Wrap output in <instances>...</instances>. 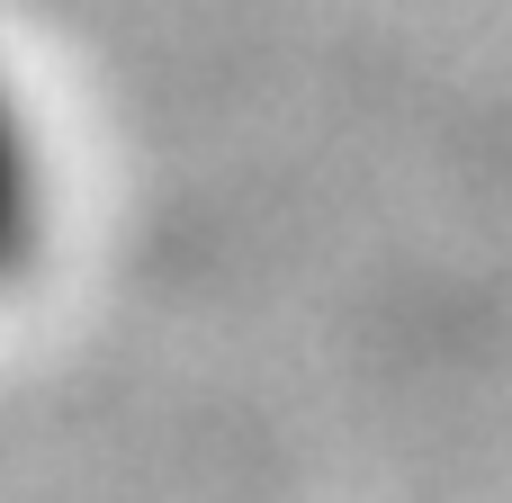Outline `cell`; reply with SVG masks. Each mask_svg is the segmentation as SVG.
I'll return each mask as SVG.
<instances>
[{
	"label": "cell",
	"mask_w": 512,
	"mask_h": 503,
	"mask_svg": "<svg viewBox=\"0 0 512 503\" xmlns=\"http://www.w3.org/2000/svg\"><path fill=\"white\" fill-rule=\"evenodd\" d=\"M45 243H54V144H45L36 99L0 63V297L36 279Z\"/></svg>",
	"instance_id": "obj_1"
}]
</instances>
